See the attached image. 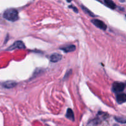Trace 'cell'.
<instances>
[{
  "instance_id": "obj_1",
  "label": "cell",
  "mask_w": 126,
  "mask_h": 126,
  "mask_svg": "<svg viewBox=\"0 0 126 126\" xmlns=\"http://www.w3.org/2000/svg\"><path fill=\"white\" fill-rule=\"evenodd\" d=\"M3 17L7 20L11 22H16L19 18L18 11L13 8H10L6 10L3 14Z\"/></svg>"
},
{
  "instance_id": "obj_2",
  "label": "cell",
  "mask_w": 126,
  "mask_h": 126,
  "mask_svg": "<svg viewBox=\"0 0 126 126\" xmlns=\"http://www.w3.org/2000/svg\"><path fill=\"white\" fill-rule=\"evenodd\" d=\"M25 45L24 43L21 41H16L13 44L9 47L6 50H12L16 49H25Z\"/></svg>"
},
{
  "instance_id": "obj_3",
  "label": "cell",
  "mask_w": 126,
  "mask_h": 126,
  "mask_svg": "<svg viewBox=\"0 0 126 126\" xmlns=\"http://www.w3.org/2000/svg\"><path fill=\"white\" fill-rule=\"evenodd\" d=\"M125 87V84L123 82H114L113 84V91L116 93L123 92Z\"/></svg>"
},
{
  "instance_id": "obj_4",
  "label": "cell",
  "mask_w": 126,
  "mask_h": 126,
  "mask_svg": "<svg viewBox=\"0 0 126 126\" xmlns=\"http://www.w3.org/2000/svg\"><path fill=\"white\" fill-rule=\"evenodd\" d=\"M92 22L94 25H95L96 27H98L100 29L102 30H107V25L103 21L100 20L99 19H94L92 20Z\"/></svg>"
},
{
  "instance_id": "obj_5",
  "label": "cell",
  "mask_w": 126,
  "mask_h": 126,
  "mask_svg": "<svg viewBox=\"0 0 126 126\" xmlns=\"http://www.w3.org/2000/svg\"><path fill=\"white\" fill-rule=\"evenodd\" d=\"M17 85V83L16 81H6V82H4L3 83H2V86L4 88L6 89H12L14 87H16Z\"/></svg>"
},
{
  "instance_id": "obj_6",
  "label": "cell",
  "mask_w": 126,
  "mask_h": 126,
  "mask_svg": "<svg viewBox=\"0 0 126 126\" xmlns=\"http://www.w3.org/2000/svg\"><path fill=\"white\" fill-rule=\"evenodd\" d=\"M62 59V55L60 54H58V53H54L50 56V62L54 63H56L60 61Z\"/></svg>"
},
{
  "instance_id": "obj_7",
  "label": "cell",
  "mask_w": 126,
  "mask_h": 126,
  "mask_svg": "<svg viewBox=\"0 0 126 126\" xmlns=\"http://www.w3.org/2000/svg\"><path fill=\"white\" fill-rule=\"evenodd\" d=\"M60 49L63 51H64L65 52L68 53V52H73L76 50V46L75 45H68L66 46L62 47H60Z\"/></svg>"
},
{
  "instance_id": "obj_8",
  "label": "cell",
  "mask_w": 126,
  "mask_h": 126,
  "mask_svg": "<svg viewBox=\"0 0 126 126\" xmlns=\"http://www.w3.org/2000/svg\"><path fill=\"white\" fill-rule=\"evenodd\" d=\"M116 100L119 104H122L126 102V94H119L116 96Z\"/></svg>"
},
{
  "instance_id": "obj_9",
  "label": "cell",
  "mask_w": 126,
  "mask_h": 126,
  "mask_svg": "<svg viewBox=\"0 0 126 126\" xmlns=\"http://www.w3.org/2000/svg\"><path fill=\"white\" fill-rule=\"evenodd\" d=\"M66 118L67 119H70L71 121H75V116H74L73 111L71 108H68L66 111Z\"/></svg>"
},
{
  "instance_id": "obj_10",
  "label": "cell",
  "mask_w": 126,
  "mask_h": 126,
  "mask_svg": "<svg viewBox=\"0 0 126 126\" xmlns=\"http://www.w3.org/2000/svg\"><path fill=\"white\" fill-rule=\"evenodd\" d=\"M104 3L107 6L111 9H114L116 7V5L112 0H104Z\"/></svg>"
},
{
  "instance_id": "obj_11",
  "label": "cell",
  "mask_w": 126,
  "mask_h": 126,
  "mask_svg": "<svg viewBox=\"0 0 126 126\" xmlns=\"http://www.w3.org/2000/svg\"><path fill=\"white\" fill-rule=\"evenodd\" d=\"M81 7H82V9L83 10V11H84L86 14H89L90 16H91V17H95V15L94 14L92 13V12H91L90 10H89L87 7H86L85 6H84L83 5H82V6H81Z\"/></svg>"
},
{
  "instance_id": "obj_12",
  "label": "cell",
  "mask_w": 126,
  "mask_h": 126,
  "mask_svg": "<svg viewBox=\"0 0 126 126\" xmlns=\"http://www.w3.org/2000/svg\"><path fill=\"white\" fill-rule=\"evenodd\" d=\"M115 120L117 122L122 124H125L126 123V118H123V117H115L114 118Z\"/></svg>"
},
{
  "instance_id": "obj_13",
  "label": "cell",
  "mask_w": 126,
  "mask_h": 126,
  "mask_svg": "<svg viewBox=\"0 0 126 126\" xmlns=\"http://www.w3.org/2000/svg\"><path fill=\"white\" fill-rule=\"evenodd\" d=\"M71 73V70H70V71H68V72L66 73V75H65V76H64V79H65L67 78L68 77H69V76H70V75Z\"/></svg>"
},
{
  "instance_id": "obj_14",
  "label": "cell",
  "mask_w": 126,
  "mask_h": 126,
  "mask_svg": "<svg viewBox=\"0 0 126 126\" xmlns=\"http://www.w3.org/2000/svg\"><path fill=\"white\" fill-rule=\"evenodd\" d=\"M70 7H71V8H72L76 12H78V9H76V7H74V6H70Z\"/></svg>"
},
{
  "instance_id": "obj_15",
  "label": "cell",
  "mask_w": 126,
  "mask_h": 126,
  "mask_svg": "<svg viewBox=\"0 0 126 126\" xmlns=\"http://www.w3.org/2000/svg\"><path fill=\"white\" fill-rule=\"evenodd\" d=\"M119 1H120V2H124V1H125V0H119Z\"/></svg>"
},
{
  "instance_id": "obj_16",
  "label": "cell",
  "mask_w": 126,
  "mask_h": 126,
  "mask_svg": "<svg viewBox=\"0 0 126 126\" xmlns=\"http://www.w3.org/2000/svg\"></svg>"
}]
</instances>
